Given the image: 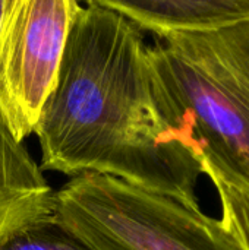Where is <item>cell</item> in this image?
I'll return each mask as SVG.
<instances>
[{
    "label": "cell",
    "mask_w": 249,
    "mask_h": 250,
    "mask_svg": "<svg viewBox=\"0 0 249 250\" xmlns=\"http://www.w3.org/2000/svg\"><path fill=\"white\" fill-rule=\"evenodd\" d=\"M148 47L144 31L100 0L79 6L34 132L40 168L112 176L200 205L203 171L160 113Z\"/></svg>",
    "instance_id": "obj_1"
},
{
    "label": "cell",
    "mask_w": 249,
    "mask_h": 250,
    "mask_svg": "<svg viewBox=\"0 0 249 250\" xmlns=\"http://www.w3.org/2000/svg\"><path fill=\"white\" fill-rule=\"evenodd\" d=\"M0 250H91L70 234L53 214L0 237Z\"/></svg>",
    "instance_id": "obj_7"
},
{
    "label": "cell",
    "mask_w": 249,
    "mask_h": 250,
    "mask_svg": "<svg viewBox=\"0 0 249 250\" xmlns=\"http://www.w3.org/2000/svg\"><path fill=\"white\" fill-rule=\"evenodd\" d=\"M54 215L91 250H247L200 205L85 173L54 193Z\"/></svg>",
    "instance_id": "obj_3"
},
{
    "label": "cell",
    "mask_w": 249,
    "mask_h": 250,
    "mask_svg": "<svg viewBox=\"0 0 249 250\" xmlns=\"http://www.w3.org/2000/svg\"><path fill=\"white\" fill-rule=\"evenodd\" d=\"M160 113L203 174L249 193V21L148 47Z\"/></svg>",
    "instance_id": "obj_2"
},
{
    "label": "cell",
    "mask_w": 249,
    "mask_h": 250,
    "mask_svg": "<svg viewBox=\"0 0 249 250\" xmlns=\"http://www.w3.org/2000/svg\"><path fill=\"white\" fill-rule=\"evenodd\" d=\"M54 190L0 114V237L54 212Z\"/></svg>",
    "instance_id": "obj_5"
},
{
    "label": "cell",
    "mask_w": 249,
    "mask_h": 250,
    "mask_svg": "<svg viewBox=\"0 0 249 250\" xmlns=\"http://www.w3.org/2000/svg\"><path fill=\"white\" fill-rule=\"evenodd\" d=\"M76 0H4L0 18V114L23 142L35 132L65 54Z\"/></svg>",
    "instance_id": "obj_4"
},
{
    "label": "cell",
    "mask_w": 249,
    "mask_h": 250,
    "mask_svg": "<svg viewBox=\"0 0 249 250\" xmlns=\"http://www.w3.org/2000/svg\"><path fill=\"white\" fill-rule=\"evenodd\" d=\"M3 4H4V0H0V18H1V13H3Z\"/></svg>",
    "instance_id": "obj_9"
},
{
    "label": "cell",
    "mask_w": 249,
    "mask_h": 250,
    "mask_svg": "<svg viewBox=\"0 0 249 250\" xmlns=\"http://www.w3.org/2000/svg\"><path fill=\"white\" fill-rule=\"evenodd\" d=\"M222 204V220L238 234L244 248L249 250V193L238 190L222 180H211Z\"/></svg>",
    "instance_id": "obj_8"
},
{
    "label": "cell",
    "mask_w": 249,
    "mask_h": 250,
    "mask_svg": "<svg viewBox=\"0 0 249 250\" xmlns=\"http://www.w3.org/2000/svg\"><path fill=\"white\" fill-rule=\"evenodd\" d=\"M156 37L204 32L249 21V0H100Z\"/></svg>",
    "instance_id": "obj_6"
}]
</instances>
